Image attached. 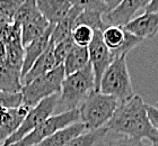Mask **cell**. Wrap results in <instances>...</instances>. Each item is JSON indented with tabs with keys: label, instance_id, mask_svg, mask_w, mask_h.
Returning a JSON list of instances; mask_svg holds the SVG:
<instances>
[{
	"label": "cell",
	"instance_id": "25",
	"mask_svg": "<svg viewBox=\"0 0 158 146\" xmlns=\"http://www.w3.org/2000/svg\"><path fill=\"white\" fill-rule=\"evenodd\" d=\"M75 45L73 41L70 38H67L62 42L58 43L56 45H53V54H54V57H56V65H62L63 62H64V58L67 57L68 53L70 52V49H73V46Z\"/></svg>",
	"mask_w": 158,
	"mask_h": 146
},
{
	"label": "cell",
	"instance_id": "15",
	"mask_svg": "<svg viewBox=\"0 0 158 146\" xmlns=\"http://www.w3.org/2000/svg\"><path fill=\"white\" fill-rule=\"evenodd\" d=\"M22 83V70L15 68L8 62H0V91L5 92H20Z\"/></svg>",
	"mask_w": 158,
	"mask_h": 146
},
{
	"label": "cell",
	"instance_id": "18",
	"mask_svg": "<svg viewBox=\"0 0 158 146\" xmlns=\"http://www.w3.org/2000/svg\"><path fill=\"white\" fill-rule=\"evenodd\" d=\"M88 63V49L73 45V49H70V52L68 53L67 57L64 58V62H63L62 65L64 68L66 75H69L82 70Z\"/></svg>",
	"mask_w": 158,
	"mask_h": 146
},
{
	"label": "cell",
	"instance_id": "9",
	"mask_svg": "<svg viewBox=\"0 0 158 146\" xmlns=\"http://www.w3.org/2000/svg\"><path fill=\"white\" fill-rule=\"evenodd\" d=\"M150 0H122L113 10L103 15L106 26H125L140 9H145Z\"/></svg>",
	"mask_w": 158,
	"mask_h": 146
},
{
	"label": "cell",
	"instance_id": "8",
	"mask_svg": "<svg viewBox=\"0 0 158 146\" xmlns=\"http://www.w3.org/2000/svg\"><path fill=\"white\" fill-rule=\"evenodd\" d=\"M87 49H88L89 64L93 69L94 79H95V91H98L99 82H101L103 73L109 68V65L112 63L115 56L104 44L101 30L94 32L92 42Z\"/></svg>",
	"mask_w": 158,
	"mask_h": 146
},
{
	"label": "cell",
	"instance_id": "16",
	"mask_svg": "<svg viewBox=\"0 0 158 146\" xmlns=\"http://www.w3.org/2000/svg\"><path fill=\"white\" fill-rule=\"evenodd\" d=\"M85 130L86 128L84 124L78 121V123H75L70 126L58 130L56 133L44 138L42 142H40L34 146H64L70 140L78 136L79 134L84 133Z\"/></svg>",
	"mask_w": 158,
	"mask_h": 146
},
{
	"label": "cell",
	"instance_id": "31",
	"mask_svg": "<svg viewBox=\"0 0 158 146\" xmlns=\"http://www.w3.org/2000/svg\"><path fill=\"white\" fill-rule=\"evenodd\" d=\"M147 13H158V0H150L148 6L145 8Z\"/></svg>",
	"mask_w": 158,
	"mask_h": 146
},
{
	"label": "cell",
	"instance_id": "13",
	"mask_svg": "<svg viewBox=\"0 0 158 146\" xmlns=\"http://www.w3.org/2000/svg\"><path fill=\"white\" fill-rule=\"evenodd\" d=\"M40 13L50 25H56L64 18L73 8L70 0H36Z\"/></svg>",
	"mask_w": 158,
	"mask_h": 146
},
{
	"label": "cell",
	"instance_id": "10",
	"mask_svg": "<svg viewBox=\"0 0 158 146\" xmlns=\"http://www.w3.org/2000/svg\"><path fill=\"white\" fill-rule=\"evenodd\" d=\"M31 108L20 105L17 108H6L0 106V146L13 135L20 126Z\"/></svg>",
	"mask_w": 158,
	"mask_h": 146
},
{
	"label": "cell",
	"instance_id": "32",
	"mask_svg": "<svg viewBox=\"0 0 158 146\" xmlns=\"http://www.w3.org/2000/svg\"><path fill=\"white\" fill-rule=\"evenodd\" d=\"M121 1L122 0H104V3H105L106 6V13H109V11L114 9Z\"/></svg>",
	"mask_w": 158,
	"mask_h": 146
},
{
	"label": "cell",
	"instance_id": "2",
	"mask_svg": "<svg viewBox=\"0 0 158 146\" xmlns=\"http://www.w3.org/2000/svg\"><path fill=\"white\" fill-rule=\"evenodd\" d=\"M118 105L115 98L109 94L94 91L78 107L80 123L86 130H95L106 127Z\"/></svg>",
	"mask_w": 158,
	"mask_h": 146
},
{
	"label": "cell",
	"instance_id": "6",
	"mask_svg": "<svg viewBox=\"0 0 158 146\" xmlns=\"http://www.w3.org/2000/svg\"><path fill=\"white\" fill-rule=\"evenodd\" d=\"M78 121H80L78 108L51 115L42 124H40L35 129L32 130L30 134H27L23 140H20L16 144H18V146H34L40 142H42L44 138L56 133L58 130Z\"/></svg>",
	"mask_w": 158,
	"mask_h": 146
},
{
	"label": "cell",
	"instance_id": "11",
	"mask_svg": "<svg viewBox=\"0 0 158 146\" xmlns=\"http://www.w3.org/2000/svg\"><path fill=\"white\" fill-rule=\"evenodd\" d=\"M123 27L142 41L152 38L158 34V13L145 11V14L135 17Z\"/></svg>",
	"mask_w": 158,
	"mask_h": 146
},
{
	"label": "cell",
	"instance_id": "22",
	"mask_svg": "<svg viewBox=\"0 0 158 146\" xmlns=\"http://www.w3.org/2000/svg\"><path fill=\"white\" fill-rule=\"evenodd\" d=\"M36 5V0H24V2L20 5V7L17 9L15 16H14L13 23L22 27L25 24L30 23L33 19L41 16Z\"/></svg>",
	"mask_w": 158,
	"mask_h": 146
},
{
	"label": "cell",
	"instance_id": "17",
	"mask_svg": "<svg viewBox=\"0 0 158 146\" xmlns=\"http://www.w3.org/2000/svg\"><path fill=\"white\" fill-rule=\"evenodd\" d=\"M80 11L81 9L79 7L73 6L68 15L61 22L53 25L52 34H51V43L53 45L71 37V32L75 27V20L80 14Z\"/></svg>",
	"mask_w": 158,
	"mask_h": 146
},
{
	"label": "cell",
	"instance_id": "23",
	"mask_svg": "<svg viewBox=\"0 0 158 146\" xmlns=\"http://www.w3.org/2000/svg\"><path fill=\"white\" fill-rule=\"evenodd\" d=\"M76 25H86L94 30L101 32L106 27V24L103 19V14L94 10H81L75 20V26Z\"/></svg>",
	"mask_w": 158,
	"mask_h": 146
},
{
	"label": "cell",
	"instance_id": "4",
	"mask_svg": "<svg viewBox=\"0 0 158 146\" xmlns=\"http://www.w3.org/2000/svg\"><path fill=\"white\" fill-rule=\"evenodd\" d=\"M98 91L112 96L118 102L127 100L135 94L125 54L115 56L103 73Z\"/></svg>",
	"mask_w": 158,
	"mask_h": 146
},
{
	"label": "cell",
	"instance_id": "24",
	"mask_svg": "<svg viewBox=\"0 0 158 146\" xmlns=\"http://www.w3.org/2000/svg\"><path fill=\"white\" fill-rule=\"evenodd\" d=\"M94 29L86 25H76L71 32V39L75 45L81 47H88L94 36Z\"/></svg>",
	"mask_w": 158,
	"mask_h": 146
},
{
	"label": "cell",
	"instance_id": "30",
	"mask_svg": "<svg viewBox=\"0 0 158 146\" xmlns=\"http://www.w3.org/2000/svg\"><path fill=\"white\" fill-rule=\"evenodd\" d=\"M146 109H147V115H148L152 127L158 133V108H156L155 106H152V105L146 104Z\"/></svg>",
	"mask_w": 158,
	"mask_h": 146
},
{
	"label": "cell",
	"instance_id": "21",
	"mask_svg": "<svg viewBox=\"0 0 158 146\" xmlns=\"http://www.w3.org/2000/svg\"><path fill=\"white\" fill-rule=\"evenodd\" d=\"M109 129L102 127L95 130H85L78 136L70 140L64 146H95L107 135Z\"/></svg>",
	"mask_w": 158,
	"mask_h": 146
},
{
	"label": "cell",
	"instance_id": "7",
	"mask_svg": "<svg viewBox=\"0 0 158 146\" xmlns=\"http://www.w3.org/2000/svg\"><path fill=\"white\" fill-rule=\"evenodd\" d=\"M58 104H59V94H52L40 101L36 106L31 108L20 124V126L18 127V129L3 143L2 146H9L23 140L27 134H30L46 118L53 115Z\"/></svg>",
	"mask_w": 158,
	"mask_h": 146
},
{
	"label": "cell",
	"instance_id": "19",
	"mask_svg": "<svg viewBox=\"0 0 158 146\" xmlns=\"http://www.w3.org/2000/svg\"><path fill=\"white\" fill-rule=\"evenodd\" d=\"M49 26L50 24L42 15L30 23L23 25L20 27V38H22V44L24 47L28 45L31 42H33L34 39L40 37L46 29L49 28Z\"/></svg>",
	"mask_w": 158,
	"mask_h": 146
},
{
	"label": "cell",
	"instance_id": "37",
	"mask_svg": "<svg viewBox=\"0 0 158 146\" xmlns=\"http://www.w3.org/2000/svg\"><path fill=\"white\" fill-rule=\"evenodd\" d=\"M101 1H103V2H104V0H101Z\"/></svg>",
	"mask_w": 158,
	"mask_h": 146
},
{
	"label": "cell",
	"instance_id": "27",
	"mask_svg": "<svg viewBox=\"0 0 158 146\" xmlns=\"http://www.w3.org/2000/svg\"><path fill=\"white\" fill-rule=\"evenodd\" d=\"M24 0H0V13L13 23L14 16Z\"/></svg>",
	"mask_w": 158,
	"mask_h": 146
},
{
	"label": "cell",
	"instance_id": "33",
	"mask_svg": "<svg viewBox=\"0 0 158 146\" xmlns=\"http://www.w3.org/2000/svg\"><path fill=\"white\" fill-rule=\"evenodd\" d=\"M6 56H7L6 44L3 43V41H1V39H0V62L5 61V60H6Z\"/></svg>",
	"mask_w": 158,
	"mask_h": 146
},
{
	"label": "cell",
	"instance_id": "3",
	"mask_svg": "<svg viewBox=\"0 0 158 146\" xmlns=\"http://www.w3.org/2000/svg\"><path fill=\"white\" fill-rule=\"evenodd\" d=\"M94 91L95 79L92 66L88 63L82 70L64 77L59 93V104L63 111L77 109Z\"/></svg>",
	"mask_w": 158,
	"mask_h": 146
},
{
	"label": "cell",
	"instance_id": "34",
	"mask_svg": "<svg viewBox=\"0 0 158 146\" xmlns=\"http://www.w3.org/2000/svg\"><path fill=\"white\" fill-rule=\"evenodd\" d=\"M152 146H158V142H157V143H154V144H152Z\"/></svg>",
	"mask_w": 158,
	"mask_h": 146
},
{
	"label": "cell",
	"instance_id": "12",
	"mask_svg": "<svg viewBox=\"0 0 158 146\" xmlns=\"http://www.w3.org/2000/svg\"><path fill=\"white\" fill-rule=\"evenodd\" d=\"M53 25H50L49 28L43 33L42 35L31 42L28 45L24 47V62L22 68V78L26 74L28 70L32 68V65L40 56L42 55L50 45L51 42V34H52Z\"/></svg>",
	"mask_w": 158,
	"mask_h": 146
},
{
	"label": "cell",
	"instance_id": "1",
	"mask_svg": "<svg viewBox=\"0 0 158 146\" xmlns=\"http://www.w3.org/2000/svg\"><path fill=\"white\" fill-rule=\"evenodd\" d=\"M106 128L121 136L147 140L152 144L158 142V133L149 120L146 102L137 93L118 102Z\"/></svg>",
	"mask_w": 158,
	"mask_h": 146
},
{
	"label": "cell",
	"instance_id": "5",
	"mask_svg": "<svg viewBox=\"0 0 158 146\" xmlns=\"http://www.w3.org/2000/svg\"><path fill=\"white\" fill-rule=\"evenodd\" d=\"M66 77L63 65H59L54 70L50 71L44 75L34 79L30 83L23 85L22 93V105L27 107H34L43 99L52 96L59 94L61 91V85Z\"/></svg>",
	"mask_w": 158,
	"mask_h": 146
},
{
	"label": "cell",
	"instance_id": "36",
	"mask_svg": "<svg viewBox=\"0 0 158 146\" xmlns=\"http://www.w3.org/2000/svg\"><path fill=\"white\" fill-rule=\"evenodd\" d=\"M155 107H156V108H158V102H156V105H155Z\"/></svg>",
	"mask_w": 158,
	"mask_h": 146
},
{
	"label": "cell",
	"instance_id": "29",
	"mask_svg": "<svg viewBox=\"0 0 158 146\" xmlns=\"http://www.w3.org/2000/svg\"><path fill=\"white\" fill-rule=\"evenodd\" d=\"M152 143H149L147 140H135L131 137L121 136L115 140H112L110 142H106L102 146H152Z\"/></svg>",
	"mask_w": 158,
	"mask_h": 146
},
{
	"label": "cell",
	"instance_id": "28",
	"mask_svg": "<svg viewBox=\"0 0 158 146\" xmlns=\"http://www.w3.org/2000/svg\"><path fill=\"white\" fill-rule=\"evenodd\" d=\"M22 105L20 92H5L0 91V106L6 108H17Z\"/></svg>",
	"mask_w": 158,
	"mask_h": 146
},
{
	"label": "cell",
	"instance_id": "26",
	"mask_svg": "<svg viewBox=\"0 0 158 146\" xmlns=\"http://www.w3.org/2000/svg\"><path fill=\"white\" fill-rule=\"evenodd\" d=\"M73 6L79 7L81 10H94L99 11L103 15L106 14V6L105 3L101 0H70Z\"/></svg>",
	"mask_w": 158,
	"mask_h": 146
},
{
	"label": "cell",
	"instance_id": "14",
	"mask_svg": "<svg viewBox=\"0 0 158 146\" xmlns=\"http://www.w3.org/2000/svg\"><path fill=\"white\" fill-rule=\"evenodd\" d=\"M56 68H58V65H56V57L53 54V44L50 42L49 47L44 51V53L37 58L36 61L34 62L32 68L22 78V83H23V85H27L31 81H33L34 79L49 73L50 71L54 70Z\"/></svg>",
	"mask_w": 158,
	"mask_h": 146
},
{
	"label": "cell",
	"instance_id": "35",
	"mask_svg": "<svg viewBox=\"0 0 158 146\" xmlns=\"http://www.w3.org/2000/svg\"><path fill=\"white\" fill-rule=\"evenodd\" d=\"M9 146H18V144L15 143V144H11V145H9Z\"/></svg>",
	"mask_w": 158,
	"mask_h": 146
},
{
	"label": "cell",
	"instance_id": "20",
	"mask_svg": "<svg viewBox=\"0 0 158 146\" xmlns=\"http://www.w3.org/2000/svg\"><path fill=\"white\" fill-rule=\"evenodd\" d=\"M125 30L124 27L122 26H114V25H110L106 26L105 28L102 30V38L106 47L116 55V53L118 52V49H121L123 43L125 41Z\"/></svg>",
	"mask_w": 158,
	"mask_h": 146
}]
</instances>
